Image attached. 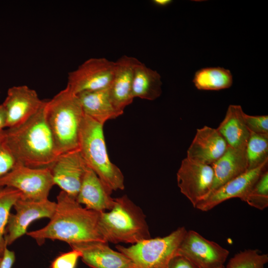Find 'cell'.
Here are the masks:
<instances>
[{
    "label": "cell",
    "instance_id": "cell-31",
    "mask_svg": "<svg viewBox=\"0 0 268 268\" xmlns=\"http://www.w3.org/2000/svg\"><path fill=\"white\" fill-rule=\"evenodd\" d=\"M167 268H196L185 257L176 255L170 261Z\"/></svg>",
    "mask_w": 268,
    "mask_h": 268
},
{
    "label": "cell",
    "instance_id": "cell-23",
    "mask_svg": "<svg viewBox=\"0 0 268 268\" xmlns=\"http://www.w3.org/2000/svg\"><path fill=\"white\" fill-rule=\"evenodd\" d=\"M193 82L199 90H220L232 86L233 76L227 69L208 67L198 70L195 74Z\"/></svg>",
    "mask_w": 268,
    "mask_h": 268
},
{
    "label": "cell",
    "instance_id": "cell-14",
    "mask_svg": "<svg viewBox=\"0 0 268 268\" xmlns=\"http://www.w3.org/2000/svg\"><path fill=\"white\" fill-rule=\"evenodd\" d=\"M268 160L259 167L248 170L228 181L211 193L195 208L202 211H207L223 201L232 198H239L244 201L260 176L268 169Z\"/></svg>",
    "mask_w": 268,
    "mask_h": 268
},
{
    "label": "cell",
    "instance_id": "cell-7",
    "mask_svg": "<svg viewBox=\"0 0 268 268\" xmlns=\"http://www.w3.org/2000/svg\"><path fill=\"white\" fill-rule=\"evenodd\" d=\"M55 185L50 167L31 168L19 163L0 178V187H10L19 191L21 197L40 201L48 199Z\"/></svg>",
    "mask_w": 268,
    "mask_h": 268
},
{
    "label": "cell",
    "instance_id": "cell-12",
    "mask_svg": "<svg viewBox=\"0 0 268 268\" xmlns=\"http://www.w3.org/2000/svg\"><path fill=\"white\" fill-rule=\"evenodd\" d=\"M87 167L78 148L59 155L49 167L55 185L76 199Z\"/></svg>",
    "mask_w": 268,
    "mask_h": 268
},
{
    "label": "cell",
    "instance_id": "cell-9",
    "mask_svg": "<svg viewBox=\"0 0 268 268\" xmlns=\"http://www.w3.org/2000/svg\"><path fill=\"white\" fill-rule=\"evenodd\" d=\"M229 254L226 249L192 230L187 231L176 254L186 258L196 268H220Z\"/></svg>",
    "mask_w": 268,
    "mask_h": 268
},
{
    "label": "cell",
    "instance_id": "cell-27",
    "mask_svg": "<svg viewBox=\"0 0 268 268\" xmlns=\"http://www.w3.org/2000/svg\"><path fill=\"white\" fill-rule=\"evenodd\" d=\"M249 205L263 210L268 206V171L263 172L244 201Z\"/></svg>",
    "mask_w": 268,
    "mask_h": 268
},
{
    "label": "cell",
    "instance_id": "cell-8",
    "mask_svg": "<svg viewBox=\"0 0 268 268\" xmlns=\"http://www.w3.org/2000/svg\"><path fill=\"white\" fill-rule=\"evenodd\" d=\"M115 62L92 58L68 74L67 87L75 94L109 87L113 81Z\"/></svg>",
    "mask_w": 268,
    "mask_h": 268
},
{
    "label": "cell",
    "instance_id": "cell-17",
    "mask_svg": "<svg viewBox=\"0 0 268 268\" xmlns=\"http://www.w3.org/2000/svg\"><path fill=\"white\" fill-rule=\"evenodd\" d=\"M139 61L134 57L124 55L115 62V69L110 94L112 103L119 111L124 112L125 108L134 99L133 82L134 69Z\"/></svg>",
    "mask_w": 268,
    "mask_h": 268
},
{
    "label": "cell",
    "instance_id": "cell-26",
    "mask_svg": "<svg viewBox=\"0 0 268 268\" xmlns=\"http://www.w3.org/2000/svg\"><path fill=\"white\" fill-rule=\"evenodd\" d=\"M268 262V255L258 249H247L235 254L226 268H264Z\"/></svg>",
    "mask_w": 268,
    "mask_h": 268
},
{
    "label": "cell",
    "instance_id": "cell-29",
    "mask_svg": "<svg viewBox=\"0 0 268 268\" xmlns=\"http://www.w3.org/2000/svg\"><path fill=\"white\" fill-rule=\"evenodd\" d=\"M246 125L250 132L257 134H268V116H252L244 114Z\"/></svg>",
    "mask_w": 268,
    "mask_h": 268
},
{
    "label": "cell",
    "instance_id": "cell-38",
    "mask_svg": "<svg viewBox=\"0 0 268 268\" xmlns=\"http://www.w3.org/2000/svg\"></svg>",
    "mask_w": 268,
    "mask_h": 268
},
{
    "label": "cell",
    "instance_id": "cell-5",
    "mask_svg": "<svg viewBox=\"0 0 268 268\" xmlns=\"http://www.w3.org/2000/svg\"><path fill=\"white\" fill-rule=\"evenodd\" d=\"M103 125L84 115L79 136V149L87 166L111 193L124 189V177L109 159Z\"/></svg>",
    "mask_w": 268,
    "mask_h": 268
},
{
    "label": "cell",
    "instance_id": "cell-1",
    "mask_svg": "<svg viewBox=\"0 0 268 268\" xmlns=\"http://www.w3.org/2000/svg\"><path fill=\"white\" fill-rule=\"evenodd\" d=\"M99 214L83 207L76 199L61 191L57 197L56 209L48 223L26 234L40 245L47 239L60 240L69 245L95 241L106 242L99 231Z\"/></svg>",
    "mask_w": 268,
    "mask_h": 268
},
{
    "label": "cell",
    "instance_id": "cell-24",
    "mask_svg": "<svg viewBox=\"0 0 268 268\" xmlns=\"http://www.w3.org/2000/svg\"><path fill=\"white\" fill-rule=\"evenodd\" d=\"M250 133L245 148L248 170L255 169L268 160V134Z\"/></svg>",
    "mask_w": 268,
    "mask_h": 268
},
{
    "label": "cell",
    "instance_id": "cell-36",
    "mask_svg": "<svg viewBox=\"0 0 268 268\" xmlns=\"http://www.w3.org/2000/svg\"><path fill=\"white\" fill-rule=\"evenodd\" d=\"M220 268H225V267L224 266H223L221 267H220Z\"/></svg>",
    "mask_w": 268,
    "mask_h": 268
},
{
    "label": "cell",
    "instance_id": "cell-37",
    "mask_svg": "<svg viewBox=\"0 0 268 268\" xmlns=\"http://www.w3.org/2000/svg\"><path fill=\"white\" fill-rule=\"evenodd\" d=\"M2 188V187H0V190Z\"/></svg>",
    "mask_w": 268,
    "mask_h": 268
},
{
    "label": "cell",
    "instance_id": "cell-10",
    "mask_svg": "<svg viewBox=\"0 0 268 268\" xmlns=\"http://www.w3.org/2000/svg\"><path fill=\"white\" fill-rule=\"evenodd\" d=\"M13 207L15 212L10 213L5 230L4 238L7 246L26 234L28 226L34 221L51 218L55 212L56 202L48 199L32 201L20 197Z\"/></svg>",
    "mask_w": 268,
    "mask_h": 268
},
{
    "label": "cell",
    "instance_id": "cell-6",
    "mask_svg": "<svg viewBox=\"0 0 268 268\" xmlns=\"http://www.w3.org/2000/svg\"><path fill=\"white\" fill-rule=\"evenodd\" d=\"M187 231L185 227H180L164 237L149 238L129 247L119 245L116 248L131 261L135 268H167Z\"/></svg>",
    "mask_w": 268,
    "mask_h": 268
},
{
    "label": "cell",
    "instance_id": "cell-28",
    "mask_svg": "<svg viewBox=\"0 0 268 268\" xmlns=\"http://www.w3.org/2000/svg\"><path fill=\"white\" fill-rule=\"evenodd\" d=\"M16 163L6 143L3 130L0 133V178L8 173Z\"/></svg>",
    "mask_w": 268,
    "mask_h": 268
},
{
    "label": "cell",
    "instance_id": "cell-34",
    "mask_svg": "<svg viewBox=\"0 0 268 268\" xmlns=\"http://www.w3.org/2000/svg\"><path fill=\"white\" fill-rule=\"evenodd\" d=\"M171 0H154L153 2L159 6H165L172 2Z\"/></svg>",
    "mask_w": 268,
    "mask_h": 268
},
{
    "label": "cell",
    "instance_id": "cell-3",
    "mask_svg": "<svg viewBox=\"0 0 268 268\" xmlns=\"http://www.w3.org/2000/svg\"><path fill=\"white\" fill-rule=\"evenodd\" d=\"M45 114L58 155L78 149L84 114L77 95L66 87L46 100Z\"/></svg>",
    "mask_w": 268,
    "mask_h": 268
},
{
    "label": "cell",
    "instance_id": "cell-25",
    "mask_svg": "<svg viewBox=\"0 0 268 268\" xmlns=\"http://www.w3.org/2000/svg\"><path fill=\"white\" fill-rule=\"evenodd\" d=\"M21 196V192L12 188L3 187L0 190V257L1 258L7 248L4 234L10 211Z\"/></svg>",
    "mask_w": 268,
    "mask_h": 268
},
{
    "label": "cell",
    "instance_id": "cell-32",
    "mask_svg": "<svg viewBox=\"0 0 268 268\" xmlns=\"http://www.w3.org/2000/svg\"><path fill=\"white\" fill-rule=\"evenodd\" d=\"M15 259L14 252L9 250L6 248L2 257L0 268H11L14 263Z\"/></svg>",
    "mask_w": 268,
    "mask_h": 268
},
{
    "label": "cell",
    "instance_id": "cell-19",
    "mask_svg": "<svg viewBox=\"0 0 268 268\" xmlns=\"http://www.w3.org/2000/svg\"><path fill=\"white\" fill-rule=\"evenodd\" d=\"M110 87L77 94L84 115L103 125L108 120L115 119L124 113L118 110L113 105Z\"/></svg>",
    "mask_w": 268,
    "mask_h": 268
},
{
    "label": "cell",
    "instance_id": "cell-35",
    "mask_svg": "<svg viewBox=\"0 0 268 268\" xmlns=\"http://www.w3.org/2000/svg\"><path fill=\"white\" fill-rule=\"evenodd\" d=\"M2 259V258L0 257V267Z\"/></svg>",
    "mask_w": 268,
    "mask_h": 268
},
{
    "label": "cell",
    "instance_id": "cell-30",
    "mask_svg": "<svg viewBox=\"0 0 268 268\" xmlns=\"http://www.w3.org/2000/svg\"><path fill=\"white\" fill-rule=\"evenodd\" d=\"M80 256V252L75 249L62 253L53 260L51 268H75Z\"/></svg>",
    "mask_w": 268,
    "mask_h": 268
},
{
    "label": "cell",
    "instance_id": "cell-21",
    "mask_svg": "<svg viewBox=\"0 0 268 268\" xmlns=\"http://www.w3.org/2000/svg\"><path fill=\"white\" fill-rule=\"evenodd\" d=\"M244 113L240 105H230L224 119L216 129L228 146L246 148L250 133L245 122Z\"/></svg>",
    "mask_w": 268,
    "mask_h": 268
},
{
    "label": "cell",
    "instance_id": "cell-33",
    "mask_svg": "<svg viewBox=\"0 0 268 268\" xmlns=\"http://www.w3.org/2000/svg\"><path fill=\"white\" fill-rule=\"evenodd\" d=\"M6 119L5 110L2 104H0V133L6 128Z\"/></svg>",
    "mask_w": 268,
    "mask_h": 268
},
{
    "label": "cell",
    "instance_id": "cell-18",
    "mask_svg": "<svg viewBox=\"0 0 268 268\" xmlns=\"http://www.w3.org/2000/svg\"><path fill=\"white\" fill-rule=\"evenodd\" d=\"M111 194L94 171L87 167L76 201L88 209L106 211L114 205L115 199Z\"/></svg>",
    "mask_w": 268,
    "mask_h": 268
},
{
    "label": "cell",
    "instance_id": "cell-15",
    "mask_svg": "<svg viewBox=\"0 0 268 268\" xmlns=\"http://www.w3.org/2000/svg\"><path fill=\"white\" fill-rule=\"evenodd\" d=\"M228 146L216 129L205 126L197 129L188 149L186 158L194 162L211 165L224 153Z\"/></svg>",
    "mask_w": 268,
    "mask_h": 268
},
{
    "label": "cell",
    "instance_id": "cell-11",
    "mask_svg": "<svg viewBox=\"0 0 268 268\" xmlns=\"http://www.w3.org/2000/svg\"><path fill=\"white\" fill-rule=\"evenodd\" d=\"M213 178L211 165L194 162L186 157L182 161L177 173L178 186L194 207L210 194Z\"/></svg>",
    "mask_w": 268,
    "mask_h": 268
},
{
    "label": "cell",
    "instance_id": "cell-2",
    "mask_svg": "<svg viewBox=\"0 0 268 268\" xmlns=\"http://www.w3.org/2000/svg\"><path fill=\"white\" fill-rule=\"evenodd\" d=\"M46 102L25 122L4 130L6 143L17 163L31 168L49 167L59 156L47 122Z\"/></svg>",
    "mask_w": 268,
    "mask_h": 268
},
{
    "label": "cell",
    "instance_id": "cell-22",
    "mask_svg": "<svg viewBox=\"0 0 268 268\" xmlns=\"http://www.w3.org/2000/svg\"><path fill=\"white\" fill-rule=\"evenodd\" d=\"M162 82L159 73L139 61L135 65L133 82L134 98L154 100L162 94Z\"/></svg>",
    "mask_w": 268,
    "mask_h": 268
},
{
    "label": "cell",
    "instance_id": "cell-13",
    "mask_svg": "<svg viewBox=\"0 0 268 268\" xmlns=\"http://www.w3.org/2000/svg\"><path fill=\"white\" fill-rule=\"evenodd\" d=\"M36 91L27 85L14 86L8 89L3 103L6 113V128L19 126L35 115L43 105Z\"/></svg>",
    "mask_w": 268,
    "mask_h": 268
},
{
    "label": "cell",
    "instance_id": "cell-20",
    "mask_svg": "<svg viewBox=\"0 0 268 268\" xmlns=\"http://www.w3.org/2000/svg\"><path fill=\"white\" fill-rule=\"evenodd\" d=\"M211 166L214 178L210 194L248 171L245 149L228 146L224 153Z\"/></svg>",
    "mask_w": 268,
    "mask_h": 268
},
{
    "label": "cell",
    "instance_id": "cell-16",
    "mask_svg": "<svg viewBox=\"0 0 268 268\" xmlns=\"http://www.w3.org/2000/svg\"><path fill=\"white\" fill-rule=\"evenodd\" d=\"M103 241H90L69 245L80 252V258L92 268H133L131 261L119 251H115Z\"/></svg>",
    "mask_w": 268,
    "mask_h": 268
},
{
    "label": "cell",
    "instance_id": "cell-4",
    "mask_svg": "<svg viewBox=\"0 0 268 268\" xmlns=\"http://www.w3.org/2000/svg\"><path fill=\"white\" fill-rule=\"evenodd\" d=\"M98 226L108 243L133 245L151 238L145 215L127 195L115 198L111 210L99 212Z\"/></svg>",
    "mask_w": 268,
    "mask_h": 268
}]
</instances>
